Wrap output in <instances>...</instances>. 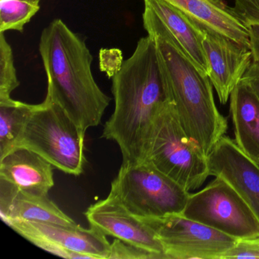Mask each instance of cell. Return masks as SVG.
<instances>
[{
  "mask_svg": "<svg viewBox=\"0 0 259 259\" xmlns=\"http://www.w3.org/2000/svg\"><path fill=\"white\" fill-rule=\"evenodd\" d=\"M111 91L114 110L101 138L116 142L122 163H143L153 124L168 101L153 37L139 40L112 78Z\"/></svg>",
  "mask_w": 259,
  "mask_h": 259,
  "instance_id": "obj_1",
  "label": "cell"
},
{
  "mask_svg": "<svg viewBox=\"0 0 259 259\" xmlns=\"http://www.w3.org/2000/svg\"><path fill=\"white\" fill-rule=\"evenodd\" d=\"M39 52L48 79V93L84 132L101 123L111 98L97 84L93 56L79 34L61 19L41 32Z\"/></svg>",
  "mask_w": 259,
  "mask_h": 259,
  "instance_id": "obj_2",
  "label": "cell"
},
{
  "mask_svg": "<svg viewBox=\"0 0 259 259\" xmlns=\"http://www.w3.org/2000/svg\"><path fill=\"white\" fill-rule=\"evenodd\" d=\"M142 19L148 35L155 40L168 101L174 104L185 133L207 157L227 130V118L215 104L213 85L208 76L200 72L179 50L147 6Z\"/></svg>",
  "mask_w": 259,
  "mask_h": 259,
  "instance_id": "obj_3",
  "label": "cell"
},
{
  "mask_svg": "<svg viewBox=\"0 0 259 259\" xmlns=\"http://www.w3.org/2000/svg\"><path fill=\"white\" fill-rule=\"evenodd\" d=\"M85 133L47 95L43 103L33 107L17 147L28 148L56 169L78 177L87 163Z\"/></svg>",
  "mask_w": 259,
  "mask_h": 259,
  "instance_id": "obj_4",
  "label": "cell"
},
{
  "mask_svg": "<svg viewBox=\"0 0 259 259\" xmlns=\"http://www.w3.org/2000/svg\"><path fill=\"white\" fill-rule=\"evenodd\" d=\"M145 161L188 192L201 187L210 176L207 157L185 133L175 107L169 101L153 124Z\"/></svg>",
  "mask_w": 259,
  "mask_h": 259,
  "instance_id": "obj_5",
  "label": "cell"
},
{
  "mask_svg": "<svg viewBox=\"0 0 259 259\" xmlns=\"http://www.w3.org/2000/svg\"><path fill=\"white\" fill-rule=\"evenodd\" d=\"M115 195L139 218L181 214L190 192L151 163H124L111 183Z\"/></svg>",
  "mask_w": 259,
  "mask_h": 259,
  "instance_id": "obj_6",
  "label": "cell"
},
{
  "mask_svg": "<svg viewBox=\"0 0 259 259\" xmlns=\"http://www.w3.org/2000/svg\"><path fill=\"white\" fill-rule=\"evenodd\" d=\"M183 216L236 239L259 236V219L239 192L222 177L189 195Z\"/></svg>",
  "mask_w": 259,
  "mask_h": 259,
  "instance_id": "obj_7",
  "label": "cell"
},
{
  "mask_svg": "<svg viewBox=\"0 0 259 259\" xmlns=\"http://www.w3.org/2000/svg\"><path fill=\"white\" fill-rule=\"evenodd\" d=\"M140 218L155 233L168 259H221L238 240L182 214Z\"/></svg>",
  "mask_w": 259,
  "mask_h": 259,
  "instance_id": "obj_8",
  "label": "cell"
},
{
  "mask_svg": "<svg viewBox=\"0 0 259 259\" xmlns=\"http://www.w3.org/2000/svg\"><path fill=\"white\" fill-rule=\"evenodd\" d=\"M90 227L105 236L159 254L168 259L163 245L151 227L132 213L115 195L109 193L104 199L89 206L84 212Z\"/></svg>",
  "mask_w": 259,
  "mask_h": 259,
  "instance_id": "obj_9",
  "label": "cell"
},
{
  "mask_svg": "<svg viewBox=\"0 0 259 259\" xmlns=\"http://www.w3.org/2000/svg\"><path fill=\"white\" fill-rule=\"evenodd\" d=\"M203 48L208 76L220 103L227 104L230 95L252 63L249 47L203 28Z\"/></svg>",
  "mask_w": 259,
  "mask_h": 259,
  "instance_id": "obj_10",
  "label": "cell"
},
{
  "mask_svg": "<svg viewBox=\"0 0 259 259\" xmlns=\"http://www.w3.org/2000/svg\"><path fill=\"white\" fill-rule=\"evenodd\" d=\"M207 158L210 176L228 182L259 219V166L227 136L217 142Z\"/></svg>",
  "mask_w": 259,
  "mask_h": 259,
  "instance_id": "obj_11",
  "label": "cell"
},
{
  "mask_svg": "<svg viewBox=\"0 0 259 259\" xmlns=\"http://www.w3.org/2000/svg\"><path fill=\"white\" fill-rule=\"evenodd\" d=\"M25 239L39 238L68 251L85 256L87 259H108L110 243L105 235L91 227H67L50 223L16 220L9 224Z\"/></svg>",
  "mask_w": 259,
  "mask_h": 259,
  "instance_id": "obj_12",
  "label": "cell"
},
{
  "mask_svg": "<svg viewBox=\"0 0 259 259\" xmlns=\"http://www.w3.org/2000/svg\"><path fill=\"white\" fill-rule=\"evenodd\" d=\"M0 216L7 225L16 220L67 227L78 225L49 198V195L27 193L2 179H0Z\"/></svg>",
  "mask_w": 259,
  "mask_h": 259,
  "instance_id": "obj_13",
  "label": "cell"
},
{
  "mask_svg": "<svg viewBox=\"0 0 259 259\" xmlns=\"http://www.w3.org/2000/svg\"><path fill=\"white\" fill-rule=\"evenodd\" d=\"M54 167L37 153L17 147L0 159V179L27 193L48 195L54 186Z\"/></svg>",
  "mask_w": 259,
  "mask_h": 259,
  "instance_id": "obj_14",
  "label": "cell"
},
{
  "mask_svg": "<svg viewBox=\"0 0 259 259\" xmlns=\"http://www.w3.org/2000/svg\"><path fill=\"white\" fill-rule=\"evenodd\" d=\"M200 28L250 48L249 32L232 8L221 0H163Z\"/></svg>",
  "mask_w": 259,
  "mask_h": 259,
  "instance_id": "obj_15",
  "label": "cell"
},
{
  "mask_svg": "<svg viewBox=\"0 0 259 259\" xmlns=\"http://www.w3.org/2000/svg\"><path fill=\"white\" fill-rule=\"evenodd\" d=\"M153 10L185 57L201 73L208 75V65L203 48V28L163 0H144Z\"/></svg>",
  "mask_w": 259,
  "mask_h": 259,
  "instance_id": "obj_16",
  "label": "cell"
},
{
  "mask_svg": "<svg viewBox=\"0 0 259 259\" xmlns=\"http://www.w3.org/2000/svg\"><path fill=\"white\" fill-rule=\"evenodd\" d=\"M230 113L236 145L259 166V98L242 80L230 95Z\"/></svg>",
  "mask_w": 259,
  "mask_h": 259,
  "instance_id": "obj_17",
  "label": "cell"
},
{
  "mask_svg": "<svg viewBox=\"0 0 259 259\" xmlns=\"http://www.w3.org/2000/svg\"><path fill=\"white\" fill-rule=\"evenodd\" d=\"M33 107L13 98L0 101V159L17 147Z\"/></svg>",
  "mask_w": 259,
  "mask_h": 259,
  "instance_id": "obj_18",
  "label": "cell"
},
{
  "mask_svg": "<svg viewBox=\"0 0 259 259\" xmlns=\"http://www.w3.org/2000/svg\"><path fill=\"white\" fill-rule=\"evenodd\" d=\"M40 0H0V33L22 32L38 13Z\"/></svg>",
  "mask_w": 259,
  "mask_h": 259,
  "instance_id": "obj_19",
  "label": "cell"
},
{
  "mask_svg": "<svg viewBox=\"0 0 259 259\" xmlns=\"http://www.w3.org/2000/svg\"><path fill=\"white\" fill-rule=\"evenodd\" d=\"M19 85L13 49L4 33H0V101L11 99V94Z\"/></svg>",
  "mask_w": 259,
  "mask_h": 259,
  "instance_id": "obj_20",
  "label": "cell"
},
{
  "mask_svg": "<svg viewBox=\"0 0 259 259\" xmlns=\"http://www.w3.org/2000/svg\"><path fill=\"white\" fill-rule=\"evenodd\" d=\"M162 259L159 254L116 239L110 245L108 259Z\"/></svg>",
  "mask_w": 259,
  "mask_h": 259,
  "instance_id": "obj_21",
  "label": "cell"
},
{
  "mask_svg": "<svg viewBox=\"0 0 259 259\" xmlns=\"http://www.w3.org/2000/svg\"><path fill=\"white\" fill-rule=\"evenodd\" d=\"M259 258V236L238 239L230 250L223 254L221 259Z\"/></svg>",
  "mask_w": 259,
  "mask_h": 259,
  "instance_id": "obj_22",
  "label": "cell"
},
{
  "mask_svg": "<svg viewBox=\"0 0 259 259\" xmlns=\"http://www.w3.org/2000/svg\"><path fill=\"white\" fill-rule=\"evenodd\" d=\"M232 10L245 26L259 25V0H234Z\"/></svg>",
  "mask_w": 259,
  "mask_h": 259,
  "instance_id": "obj_23",
  "label": "cell"
},
{
  "mask_svg": "<svg viewBox=\"0 0 259 259\" xmlns=\"http://www.w3.org/2000/svg\"><path fill=\"white\" fill-rule=\"evenodd\" d=\"M122 52L118 49H103L100 52V65L103 72H106L110 78L120 69L122 63Z\"/></svg>",
  "mask_w": 259,
  "mask_h": 259,
  "instance_id": "obj_24",
  "label": "cell"
},
{
  "mask_svg": "<svg viewBox=\"0 0 259 259\" xmlns=\"http://www.w3.org/2000/svg\"><path fill=\"white\" fill-rule=\"evenodd\" d=\"M242 80L252 89L259 98V63L252 62Z\"/></svg>",
  "mask_w": 259,
  "mask_h": 259,
  "instance_id": "obj_25",
  "label": "cell"
},
{
  "mask_svg": "<svg viewBox=\"0 0 259 259\" xmlns=\"http://www.w3.org/2000/svg\"><path fill=\"white\" fill-rule=\"evenodd\" d=\"M248 28L253 62L259 63V25H249Z\"/></svg>",
  "mask_w": 259,
  "mask_h": 259,
  "instance_id": "obj_26",
  "label": "cell"
}]
</instances>
